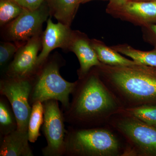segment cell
<instances>
[{
	"mask_svg": "<svg viewBox=\"0 0 156 156\" xmlns=\"http://www.w3.org/2000/svg\"><path fill=\"white\" fill-rule=\"evenodd\" d=\"M58 101L49 100L43 102L44 122L42 131L47 146L43 150L46 156H60L65 153L66 131L62 114Z\"/></svg>",
	"mask_w": 156,
	"mask_h": 156,
	"instance_id": "obj_7",
	"label": "cell"
},
{
	"mask_svg": "<svg viewBox=\"0 0 156 156\" xmlns=\"http://www.w3.org/2000/svg\"><path fill=\"white\" fill-rule=\"evenodd\" d=\"M50 11L42 7L34 11L24 9L17 18L6 27L5 36L7 41H27L41 34L42 25L47 21Z\"/></svg>",
	"mask_w": 156,
	"mask_h": 156,
	"instance_id": "obj_8",
	"label": "cell"
},
{
	"mask_svg": "<svg viewBox=\"0 0 156 156\" xmlns=\"http://www.w3.org/2000/svg\"><path fill=\"white\" fill-rule=\"evenodd\" d=\"M91 1H92V0H81V3H85Z\"/></svg>",
	"mask_w": 156,
	"mask_h": 156,
	"instance_id": "obj_26",
	"label": "cell"
},
{
	"mask_svg": "<svg viewBox=\"0 0 156 156\" xmlns=\"http://www.w3.org/2000/svg\"><path fill=\"white\" fill-rule=\"evenodd\" d=\"M73 32L70 27L58 22L53 23L49 18L47 26L42 36V49L38 56L37 68L41 66L51 51L56 48L68 50Z\"/></svg>",
	"mask_w": 156,
	"mask_h": 156,
	"instance_id": "obj_10",
	"label": "cell"
},
{
	"mask_svg": "<svg viewBox=\"0 0 156 156\" xmlns=\"http://www.w3.org/2000/svg\"><path fill=\"white\" fill-rule=\"evenodd\" d=\"M40 36L41 34L33 37L17 50L9 66V77H29L37 69L38 53L42 48V37Z\"/></svg>",
	"mask_w": 156,
	"mask_h": 156,
	"instance_id": "obj_9",
	"label": "cell"
},
{
	"mask_svg": "<svg viewBox=\"0 0 156 156\" xmlns=\"http://www.w3.org/2000/svg\"><path fill=\"white\" fill-rule=\"evenodd\" d=\"M50 14L58 22L70 26L81 0H49Z\"/></svg>",
	"mask_w": 156,
	"mask_h": 156,
	"instance_id": "obj_14",
	"label": "cell"
},
{
	"mask_svg": "<svg viewBox=\"0 0 156 156\" xmlns=\"http://www.w3.org/2000/svg\"><path fill=\"white\" fill-rule=\"evenodd\" d=\"M129 0H110L111 5L114 7L122 8Z\"/></svg>",
	"mask_w": 156,
	"mask_h": 156,
	"instance_id": "obj_24",
	"label": "cell"
},
{
	"mask_svg": "<svg viewBox=\"0 0 156 156\" xmlns=\"http://www.w3.org/2000/svg\"><path fill=\"white\" fill-rule=\"evenodd\" d=\"M23 9L34 11L42 5L44 0H13Z\"/></svg>",
	"mask_w": 156,
	"mask_h": 156,
	"instance_id": "obj_22",
	"label": "cell"
},
{
	"mask_svg": "<svg viewBox=\"0 0 156 156\" xmlns=\"http://www.w3.org/2000/svg\"><path fill=\"white\" fill-rule=\"evenodd\" d=\"M108 126L70 130L65 139V153L77 156H123L125 144Z\"/></svg>",
	"mask_w": 156,
	"mask_h": 156,
	"instance_id": "obj_3",
	"label": "cell"
},
{
	"mask_svg": "<svg viewBox=\"0 0 156 156\" xmlns=\"http://www.w3.org/2000/svg\"><path fill=\"white\" fill-rule=\"evenodd\" d=\"M155 128H156V125H154V126H153Z\"/></svg>",
	"mask_w": 156,
	"mask_h": 156,
	"instance_id": "obj_27",
	"label": "cell"
},
{
	"mask_svg": "<svg viewBox=\"0 0 156 156\" xmlns=\"http://www.w3.org/2000/svg\"><path fill=\"white\" fill-rule=\"evenodd\" d=\"M0 126L2 133L5 135L17 128L16 120H14L9 107L2 100L0 103Z\"/></svg>",
	"mask_w": 156,
	"mask_h": 156,
	"instance_id": "obj_20",
	"label": "cell"
},
{
	"mask_svg": "<svg viewBox=\"0 0 156 156\" xmlns=\"http://www.w3.org/2000/svg\"><path fill=\"white\" fill-rule=\"evenodd\" d=\"M77 83V81L70 83L65 80L59 74L58 64L51 62L43 68L32 86L30 97V102L43 103L47 100H56L60 101L68 109L69 95Z\"/></svg>",
	"mask_w": 156,
	"mask_h": 156,
	"instance_id": "obj_5",
	"label": "cell"
},
{
	"mask_svg": "<svg viewBox=\"0 0 156 156\" xmlns=\"http://www.w3.org/2000/svg\"><path fill=\"white\" fill-rule=\"evenodd\" d=\"M28 141V132L14 130L5 135L0 148V156H34Z\"/></svg>",
	"mask_w": 156,
	"mask_h": 156,
	"instance_id": "obj_12",
	"label": "cell"
},
{
	"mask_svg": "<svg viewBox=\"0 0 156 156\" xmlns=\"http://www.w3.org/2000/svg\"><path fill=\"white\" fill-rule=\"evenodd\" d=\"M29 77H9L1 81L0 92L10 101L16 119L17 130L28 132L32 108L29 104L32 89Z\"/></svg>",
	"mask_w": 156,
	"mask_h": 156,
	"instance_id": "obj_6",
	"label": "cell"
},
{
	"mask_svg": "<svg viewBox=\"0 0 156 156\" xmlns=\"http://www.w3.org/2000/svg\"><path fill=\"white\" fill-rule=\"evenodd\" d=\"M19 48L10 42H1L0 45V65L5 66L12 56L17 53Z\"/></svg>",
	"mask_w": 156,
	"mask_h": 156,
	"instance_id": "obj_21",
	"label": "cell"
},
{
	"mask_svg": "<svg viewBox=\"0 0 156 156\" xmlns=\"http://www.w3.org/2000/svg\"><path fill=\"white\" fill-rule=\"evenodd\" d=\"M24 9L13 0L0 1V25L9 24L19 16Z\"/></svg>",
	"mask_w": 156,
	"mask_h": 156,
	"instance_id": "obj_18",
	"label": "cell"
},
{
	"mask_svg": "<svg viewBox=\"0 0 156 156\" xmlns=\"http://www.w3.org/2000/svg\"><path fill=\"white\" fill-rule=\"evenodd\" d=\"M148 26L151 37L152 38L154 44L156 46V24H151Z\"/></svg>",
	"mask_w": 156,
	"mask_h": 156,
	"instance_id": "obj_23",
	"label": "cell"
},
{
	"mask_svg": "<svg viewBox=\"0 0 156 156\" xmlns=\"http://www.w3.org/2000/svg\"><path fill=\"white\" fill-rule=\"evenodd\" d=\"M122 8L127 14L147 25L156 24V2L129 1Z\"/></svg>",
	"mask_w": 156,
	"mask_h": 156,
	"instance_id": "obj_13",
	"label": "cell"
},
{
	"mask_svg": "<svg viewBox=\"0 0 156 156\" xmlns=\"http://www.w3.org/2000/svg\"><path fill=\"white\" fill-rule=\"evenodd\" d=\"M92 48L97 54L99 61L103 64L113 66H127L140 64L120 55L113 49L107 47L96 40L91 42Z\"/></svg>",
	"mask_w": 156,
	"mask_h": 156,
	"instance_id": "obj_15",
	"label": "cell"
},
{
	"mask_svg": "<svg viewBox=\"0 0 156 156\" xmlns=\"http://www.w3.org/2000/svg\"><path fill=\"white\" fill-rule=\"evenodd\" d=\"M44 122V106L42 102L37 101L33 104L29 121L28 133L29 140L31 143L37 141L40 134V128Z\"/></svg>",
	"mask_w": 156,
	"mask_h": 156,
	"instance_id": "obj_17",
	"label": "cell"
},
{
	"mask_svg": "<svg viewBox=\"0 0 156 156\" xmlns=\"http://www.w3.org/2000/svg\"><path fill=\"white\" fill-rule=\"evenodd\" d=\"M77 81L69 110L71 122L78 128L107 126L113 116L123 107L101 79L97 71L91 72Z\"/></svg>",
	"mask_w": 156,
	"mask_h": 156,
	"instance_id": "obj_1",
	"label": "cell"
},
{
	"mask_svg": "<svg viewBox=\"0 0 156 156\" xmlns=\"http://www.w3.org/2000/svg\"><path fill=\"white\" fill-rule=\"evenodd\" d=\"M68 50L73 52L80 62V67L78 71L79 79L87 75L92 67H98L102 64L98 58L91 42L73 32Z\"/></svg>",
	"mask_w": 156,
	"mask_h": 156,
	"instance_id": "obj_11",
	"label": "cell"
},
{
	"mask_svg": "<svg viewBox=\"0 0 156 156\" xmlns=\"http://www.w3.org/2000/svg\"><path fill=\"white\" fill-rule=\"evenodd\" d=\"M123 111L148 125L152 126L156 125V105H143L124 108Z\"/></svg>",
	"mask_w": 156,
	"mask_h": 156,
	"instance_id": "obj_19",
	"label": "cell"
},
{
	"mask_svg": "<svg viewBox=\"0 0 156 156\" xmlns=\"http://www.w3.org/2000/svg\"><path fill=\"white\" fill-rule=\"evenodd\" d=\"M131 1H136V2H156V0H131Z\"/></svg>",
	"mask_w": 156,
	"mask_h": 156,
	"instance_id": "obj_25",
	"label": "cell"
},
{
	"mask_svg": "<svg viewBox=\"0 0 156 156\" xmlns=\"http://www.w3.org/2000/svg\"><path fill=\"white\" fill-rule=\"evenodd\" d=\"M112 48L119 53L130 57L139 64L156 67V48L149 51L136 50L128 45H119Z\"/></svg>",
	"mask_w": 156,
	"mask_h": 156,
	"instance_id": "obj_16",
	"label": "cell"
},
{
	"mask_svg": "<svg viewBox=\"0 0 156 156\" xmlns=\"http://www.w3.org/2000/svg\"><path fill=\"white\" fill-rule=\"evenodd\" d=\"M96 67L101 79L123 108L156 105V67L102 63Z\"/></svg>",
	"mask_w": 156,
	"mask_h": 156,
	"instance_id": "obj_2",
	"label": "cell"
},
{
	"mask_svg": "<svg viewBox=\"0 0 156 156\" xmlns=\"http://www.w3.org/2000/svg\"><path fill=\"white\" fill-rule=\"evenodd\" d=\"M107 126L124 140L123 156H156V128L122 111Z\"/></svg>",
	"mask_w": 156,
	"mask_h": 156,
	"instance_id": "obj_4",
	"label": "cell"
}]
</instances>
